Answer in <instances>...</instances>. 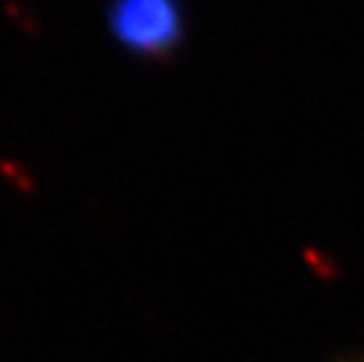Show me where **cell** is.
Wrapping results in <instances>:
<instances>
[{"label": "cell", "mask_w": 364, "mask_h": 362, "mask_svg": "<svg viewBox=\"0 0 364 362\" xmlns=\"http://www.w3.org/2000/svg\"><path fill=\"white\" fill-rule=\"evenodd\" d=\"M108 24L129 52L165 59L186 38V7L183 0H113Z\"/></svg>", "instance_id": "obj_1"}, {"label": "cell", "mask_w": 364, "mask_h": 362, "mask_svg": "<svg viewBox=\"0 0 364 362\" xmlns=\"http://www.w3.org/2000/svg\"><path fill=\"white\" fill-rule=\"evenodd\" d=\"M338 362H364V353H348V356L341 358Z\"/></svg>", "instance_id": "obj_2"}]
</instances>
